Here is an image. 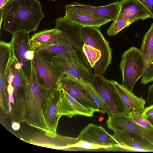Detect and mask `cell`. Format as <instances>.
Returning a JSON list of instances; mask_svg holds the SVG:
<instances>
[{
  "label": "cell",
  "mask_w": 153,
  "mask_h": 153,
  "mask_svg": "<svg viewBox=\"0 0 153 153\" xmlns=\"http://www.w3.org/2000/svg\"><path fill=\"white\" fill-rule=\"evenodd\" d=\"M119 144L127 147L131 152H153V144L140 135L126 131L114 132L112 135Z\"/></svg>",
  "instance_id": "obj_15"
},
{
  "label": "cell",
  "mask_w": 153,
  "mask_h": 153,
  "mask_svg": "<svg viewBox=\"0 0 153 153\" xmlns=\"http://www.w3.org/2000/svg\"><path fill=\"white\" fill-rule=\"evenodd\" d=\"M9 0H0V9L3 8L5 4Z\"/></svg>",
  "instance_id": "obj_35"
},
{
  "label": "cell",
  "mask_w": 153,
  "mask_h": 153,
  "mask_svg": "<svg viewBox=\"0 0 153 153\" xmlns=\"http://www.w3.org/2000/svg\"><path fill=\"white\" fill-rule=\"evenodd\" d=\"M141 3L150 13L153 19V0H137Z\"/></svg>",
  "instance_id": "obj_30"
},
{
  "label": "cell",
  "mask_w": 153,
  "mask_h": 153,
  "mask_svg": "<svg viewBox=\"0 0 153 153\" xmlns=\"http://www.w3.org/2000/svg\"><path fill=\"white\" fill-rule=\"evenodd\" d=\"M0 13L1 29L4 21V30L12 35L20 31H35L45 17L38 0H9Z\"/></svg>",
  "instance_id": "obj_1"
},
{
  "label": "cell",
  "mask_w": 153,
  "mask_h": 153,
  "mask_svg": "<svg viewBox=\"0 0 153 153\" xmlns=\"http://www.w3.org/2000/svg\"><path fill=\"white\" fill-rule=\"evenodd\" d=\"M8 99L9 102L12 104L11 105L14 104V100L13 97V94H8Z\"/></svg>",
  "instance_id": "obj_34"
},
{
  "label": "cell",
  "mask_w": 153,
  "mask_h": 153,
  "mask_svg": "<svg viewBox=\"0 0 153 153\" xmlns=\"http://www.w3.org/2000/svg\"><path fill=\"white\" fill-rule=\"evenodd\" d=\"M106 123L108 128L114 132L119 131H131L144 137L153 144V129L139 125L129 117L128 114L109 116Z\"/></svg>",
  "instance_id": "obj_11"
},
{
  "label": "cell",
  "mask_w": 153,
  "mask_h": 153,
  "mask_svg": "<svg viewBox=\"0 0 153 153\" xmlns=\"http://www.w3.org/2000/svg\"><path fill=\"white\" fill-rule=\"evenodd\" d=\"M36 134L25 141L37 146L54 149L67 150L68 147L78 142L76 138L65 137L57 134L55 138Z\"/></svg>",
  "instance_id": "obj_19"
},
{
  "label": "cell",
  "mask_w": 153,
  "mask_h": 153,
  "mask_svg": "<svg viewBox=\"0 0 153 153\" xmlns=\"http://www.w3.org/2000/svg\"><path fill=\"white\" fill-rule=\"evenodd\" d=\"M62 93V89L58 85L57 87L51 91L47 98L43 110L44 117L50 130L55 134L58 123L61 117L59 115V105Z\"/></svg>",
  "instance_id": "obj_16"
},
{
  "label": "cell",
  "mask_w": 153,
  "mask_h": 153,
  "mask_svg": "<svg viewBox=\"0 0 153 153\" xmlns=\"http://www.w3.org/2000/svg\"><path fill=\"white\" fill-rule=\"evenodd\" d=\"M76 138L78 141L82 140L110 147H114L118 144L113 136L104 128L93 123H90L86 126Z\"/></svg>",
  "instance_id": "obj_14"
},
{
  "label": "cell",
  "mask_w": 153,
  "mask_h": 153,
  "mask_svg": "<svg viewBox=\"0 0 153 153\" xmlns=\"http://www.w3.org/2000/svg\"><path fill=\"white\" fill-rule=\"evenodd\" d=\"M153 48V23L149 30L145 33L140 51L145 62Z\"/></svg>",
  "instance_id": "obj_25"
},
{
  "label": "cell",
  "mask_w": 153,
  "mask_h": 153,
  "mask_svg": "<svg viewBox=\"0 0 153 153\" xmlns=\"http://www.w3.org/2000/svg\"><path fill=\"white\" fill-rule=\"evenodd\" d=\"M145 65V61L137 48L132 46L125 51L120 64L122 85L132 92L135 84L142 76Z\"/></svg>",
  "instance_id": "obj_5"
},
{
  "label": "cell",
  "mask_w": 153,
  "mask_h": 153,
  "mask_svg": "<svg viewBox=\"0 0 153 153\" xmlns=\"http://www.w3.org/2000/svg\"><path fill=\"white\" fill-rule=\"evenodd\" d=\"M47 97L44 88L39 83L32 62L27 88L16 121L25 123L39 130L45 135L55 138L57 135L47 125L43 115Z\"/></svg>",
  "instance_id": "obj_2"
},
{
  "label": "cell",
  "mask_w": 153,
  "mask_h": 153,
  "mask_svg": "<svg viewBox=\"0 0 153 153\" xmlns=\"http://www.w3.org/2000/svg\"><path fill=\"white\" fill-rule=\"evenodd\" d=\"M108 29L107 33L109 36L117 34L124 28L128 26L134 21L129 19L122 14L120 13Z\"/></svg>",
  "instance_id": "obj_23"
},
{
  "label": "cell",
  "mask_w": 153,
  "mask_h": 153,
  "mask_svg": "<svg viewBox=\"0 0 153 153\" xmlns=\"http://www.w3.org/2000/svg\"><path fill=\"white\" fill-rule=\"evenodd\" d=\"M33 62L37 80L44 88L47 98L52 91L58 87L63 73L35 53Z\"/></svg>",
  "instance_id": "obj_8"
},
{
  "label": "cell",
  "mask_w": 153,
  "mask_h": 153,
  "mask_svg": "<svg viewBox=\"0 0 153 153\" xmlns=\"http://www.w3.org/2000/svg\"><path fill=\"white\" fill-rule=\"evenodd\" d=\"M59 85L61 88L82 105L93 108L99 112L97 107L90 94L84 87L72 76L63 73Z\"/></svg>",
  "instance_id": "obj_10"
},
{
  "label": "cell",
  "mask_w": 153,
  "mask_h": 153,
  "mask_svg": "<svg viewBox=\"0 0 153 153\" xmlns=\"http://www.w3.org/2000/svg\"><path fill=\"white\" fill-rule=\"evenodd\" d=\"M6 83L10 84L14 91V104L11 105V111L17 110L20 107L27 88V80L21 66L14 56L12 58L7 71Z\"/></svg>",
  "instance_id": "obj_9"
},
{
  "label": "cell",
  "mask_w": 153,
  "mask_h": 153,
  "mask_svg": "<svg viewBox=\"0 0 153 153\" xmlns=\"http://www.w3.org/2000/svg\"><path fill=\"white\" fill-rule=\"evenodd\" d=\"M80 35L84 44L93 47L101 52V57L92 68L94 74L102 75L111 62L112 50L108 42L98 27H82Z\"/></svg>",
  "instance_id": "obj_4"
},
{
  "label": "cell",
  "mask_w": 153,
  "mask_h": 153,
  "mask_svg": "<svg viewBox=\"0 0 153 153\" xmlns=\"http://www.w3.org/2000/svg\"><path fill=\"white\" fill-rule=\"evenodd\" d=\"M11 127L12 129L15 131L19 130L20 127L19 123L13 121L12 123Z\"/></svg>",
  "instance_id": "obj_33"
},
{
  "label": "cell",
  "mask_w": 153,
  "mask_h": 153,
  "mask_svg": "<svg viewBox=\"0 0 153 153\" xmlns=\"http://www.w3.org/2000/svg\"><path fill=\"white\" fill-rule=\"evenodd\" d=\"M65 8V10H71L113 21L120 13V5L119 1L105 6L97 7L75 2L66 5Z\"/></svg>",
  "instance_id": "obj_12"
},
{
  "label": "cell",
  "mask_w": 153,
  "mask_h": 153,
  "mask_svg": "<svg viewBox=\"0 0 153 153\" xmlns=\"http://www.w3.org/2000/svg\"><path fill=\"white\" fill-rule=\"evenodd\" d=\"M50 62L62 72L81 81L91 82L93 74L91 69L88 67V60L76 50H71L65 55L54 56Z\"/></svg>",
  "instance_id": "obj_3"
},
{
  "label": "cell",
  "mask_w": 153,
  "mask_h": 153,
  "mask_svg": "<svg viewBox=\"0 0 153 153\" xmlns=\"http://www.w3.org/2000/svg\"><path fill=\"white\" fill-rule=\"evenodd\" d=\"M29 33L20 31L13 35L10 42L14 56L28 80L31 71L34 52L32 47Z\"/></svg>",
  "instance_id": "obj_7"
},
{
  "label": "cell",
  "mask_w": 153,
  "mask_h": 153,
  "mask_svg": "<svg viewBox=\"0 0 153 153\" xmlns=\"http://www.w3.org/2000/svg\"><path fill=\"white\" fill-rule=\"evenodd\" d=\"M128 116L133 120L139 125L145 128L152 129L153 127L149 121L141 115L128 114Z\"/></svg>",
  "instance_id": "obj_29"
},
{
  "label": "cell",
  "mask_w": 153,
  "mask_h": 153,
  "mask_svg": "<svg viewBox=\"0 0 153 153\" xmlns=\"http://www.w3.org/2000/svg\"><path fill=\"white\" fill-rule=\"evenodd\" d=\"M82 49L91 67L92 68L100 59L101 52L93 47L84 44Z\"/></svg>",
  "instance_id": "obj_26"
},
{
  "label": "cell",
  "mask_w": 153,
  "mask_h": 153,
  "mask_svg": "<svg viewBox=\"0 0 153 153\" xmlns=\"http://www.w3.org/2000/svg\"><path fill=\"white\" fill-rule=\"evenodd\" d=\"M90 83L100 95L106 105L108 116L118 114H128L112 80L102 75L93 74Z\"/></svg>",
  "instance_id": "obj_6"
},
{
  "label": "cell",
  "mask_w": 153,
  "mask_h": 153,
  "mask_svg": "<svg viewBox=\"0 0 153 153\" xmlns=\"http://www.w3.org/2000/svg\"><path fill=\"white\" fill-rule=\"evenodd\" d=\"M153 114V104L145 108L142 114V116L146 119L149 116Z\"/></svg>",
  "instance_id": "obj_32"
},
{
  "label": "cell",
  "mask_w": 153,
  "mask_h": 153,
  "mask_svg": "<svg viewBox=\"0 0 153 153\" xmlns=\"http://www.w3.org/2000/svg\"><path fill=\"white\" fill-rule=\"evenodd\" d=\"M52 0L53 1H56V0Z\"/></svg>",
  "instance_id": "obj_37"
},
{
  "label": "cell",
  "mask_w": 153,
  "mask_h": 153,
  "mask_svg": "<svg viewBox=\"0 0 153 153\" xmlns=\"http://www.w3.org/2000/svg\"><path fill=\"white\" fill-rule=\"evenodd\" d=\"M128 111V114L142 115L146 101L142 97H138L115 81L112 80Z\"/></svg>",
  "instance_id": "obj_20"
},
{
  "label": "cell",
  "mask_w": 153,
  "mask_h": 153,
  "mask_svg": "<svg viewBox=\"0 0 153 153\" xmlns=\"http://www.w3.org/2000/svg\"><path fill=\"white\" fill-rule=\"evenodd\" d=\"M110 147L93 143L90 142L80 140L76 143L68 147L67 150L73 151L75 149L85 150L97 149H105Z\"/></svg>",
  "instance_id": "obj_28"
},
{
  "label": "cell",
  "mask_w": 153,
  "mask_h": 153,
  "mask_svg": "<svg viewBox=\"0 0 153 153\" xmlns=\"http://www.w3.org/2000/svg\"><path fill=\"white\" fill-rule=\"evenodd\" d=\"M13 56L10 42L0 41V107L7 111L9 100L6 87L7 71Z\"/></svg>",
  "instance_id": "obj_13"
},
{
  "label": "cell",
  "mask_w": 153,
  "mask_h": 153,
  "mask_svg": "<svg viewBox=\"0 0 153 153\" xmlns=\"http://www.w3.org/2000/svg\"><path fill=\"white\" fill-rule=\"evenodd\" d=\"M146 101L149 104L153 103V83L148 87Z\"/></svg>",
  "instance_id": "obj_31"
},
{
  "label": "cell",
  "mask_w": 153,
  "mask_h": 153,
  "mask_svg": "<svg viewBox=\"0 0 153 153\" xmlns=\"http://www.w3.org/2000/svg\"><path fill=\"white\" fill-rule=\"evenodd\" d=\"M141 82L144 85L153 81V48L145 62Z\"/></svg>",
  "instance_id": "obj_27"
},
{
  "label": "cell",
  "mask_w": 153,
  "mask_h": 153,
  "mask_svg": "<svg viewBox=\"0 0 153 153\" xmlns=\"http://www.w3.org/2000/svg\"><path fill=\"white\" fill-rule=\"evenodd\" d=\"M120 13L134 22L151 18L150 13L143 5L137 0L119 1Z\"/></svg>",
  "instance_id": "obj_21"
},
{
  "label": "cell",
  "mask_w": 153,
  "mask_h": 153,
  "mask_svg": "<svg viewBox=\"0 0 153 153\" xmlns=\"http://www.w3.org/2000/svg\"><path fill=\"white\" fill-rule=\"evenodd\" d=\"M65 11L64 17L66 19L82 27H99L111 21L71 10L66 9Z\"/></svg>",
  "instance_id": "obj_22"
},
{
  "label": "cell",
  "mask_w": 153,
  "mask_h": 153,
  "mask_svg": "<svg viewBox=\"0 0 153 153\" xmlns=\"http://www.w3.org/2000/svg\"><path fill=\"white\" fill-rule=\"evenodd\" d=\"M31 42L34 53L49 62L53 57L59 55H65L72 49L76 50L85 57L83 52L71 45L61 44H46L36 42Z\"/></svg>",
  "instance_id": "obj_18"
},
{
  "label": "cell",
  "mask_w": 153,
  "mask_h": 153,
  "mask_svg": "<svg viewBox=\"0 0 153 153\" xmlns=\"http://www.w3.org/2000/svg\"><path fill=\"white\" fill-rule=\"evenodd\" d=\"M151 123L153 127V118L146 119Z\"/></svg>",
  "instance_id": "obj_36"
},
{
  "label": "cell",
  "mask_w": 153,
  "mask_h": 153,
  "mask_svg": "<svg viewBox=\"0 0 153 153\" xmlns=\"http://www.w3.org/2000/svg\"><path fill=\"white\" fill-rule=\"evenodd\" d=\"M95 111L98 112L94 109L82 105L62 89L59 112L60 117L66 116L71 118L76 115L93 117Z\"/></svg>",
  "instance_id": "obj_17"
},
{
  "label": "cell",
  "mask_w": 153,
  "mask_h": 153,
  "mask_svg": "<svg viewBox=\"0 0 153 153\" xmlns=\"http://www.w3.org/2000/svg\"><path fill=\"white\" fill-rule=\"evenodd\" d=\"M73 77L76 80L81 84L88 92L95 103L98 111L102 114H105L107 113V109L105 102L100 95L91 85L89 82H82Z\"/></svg>",
  "instance_id": "obj_24"
}]
</instances>
